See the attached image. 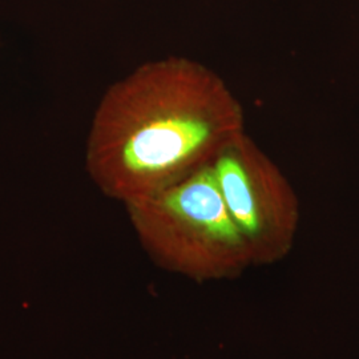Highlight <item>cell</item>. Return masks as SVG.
Returning a JSON list of instances; mask_svg holds the SVG:
<instances>
[{
	"mask_svg": "<svg viewBox=\"0 0 359 359\" xmlns=\"http://www.w3.org/2000/svg\"><path fill=\"white\" fill-rule=\"evenodd\" d=\"M244 132V107L222 77L191 57H160L104 92L84 165L104 196L126 205L210 164Z\"/></svg>",
	"mask_w": 359,
	"mask_h": 359,
	"instance_id": "6da1fadb",
	"label": "cell"
},
{
	"mask_svg": "<svg viewBox=\"0 0 359 359\" xmlns=\"http://www.w3.org/2000/svg\"><path fill=\"white\" fill-rule=\"evenodd\" d=\"M124 206L142 249L161 269L212 283L234 280L253 266L210 164Z\"/></svg>",
	"mask_w": 359,
	"mask_h": 359,
	"instance_id": "7a4b0ae2",
	"label": "cell"
},
{
	"mask_svg": "<svg viewBox=\"0 0 359 359\" xmlns=\"http://www.w3.org/2000/svg\"><path fill=\"white\" fill-rule=\"evenodd\" d=\"M210 165L253 266L273 265L289 256L301 205L278 165L246 132L228 142Z\"/></svg>",
	"mask_w": 359,
	"mask_h": 359,
	"instance_id": "3957f363",
	"label": "cell"
}]
</instances>
